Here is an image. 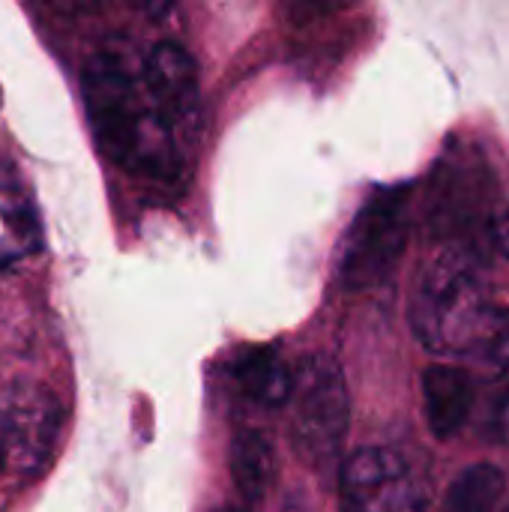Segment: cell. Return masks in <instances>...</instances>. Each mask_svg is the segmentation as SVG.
<instances>
[{
    "label": "cell",
    "instance_id": "cell-14",
    "mask_svg": "<svg viewBox=\"0 0 509 512\" xmlns=\"http://www.w3.org/2000/svg\"><path fill=\"white\" fill-rule=\"evenodd\" d=\"M492 249H498L501 255L509 258V207L501 204L495 219H492Z\"/></svg>",
    "mask_w": 509,
    "mask_h": 512
},
{
    "label": "cell",
    "instance_id": "cell-4",
    "mask_svg": "<svg viewBox=\"0 0 509 512\" xmlns=\"http://www.w3.org/2000/svg\"><path fill=\"white\" fill-rule=\"evenodd\" d=\"M291 432L300 456L312 468H327L339 459L351 423L348 384L339 363L327 354L303 357L294 369Z\"/></svg>",
    "mask_w": 509,
    "mask_h": 512
},
{
    "label": "cell",
    "instance_id": "cell-13",
    "mask_svg": "<svg viewBox=\"0 0 509 512\" xmlns=\"http://www.w3.org/2000/svg\"><path fill=\"white\" fill-rule=\"evenodd\" d=\"M465 363H471L474 369L486 372V375H504L509 372V309L495 306L471 348V354L465 357Z\"/></svg>",
    "mask_w": 509,
    "mask_h": 512
},
{
    "label": "cell",
    "instance_id": "cell-19",
    "mask_svg": "<svg viewBox=\"0 0 509 512\" xmlns=\"http://www.w3.org/2000/svg\"><path fill=\"white\" fill-rule=\"evenodd\" d=\"M225 512H249V510H225Z\"/></svg>",
    "mask_w": 509,
    "mask_h": 512
},
{
    "label": "cell",
    "instance_id": "cell-7",
    "mask_svg": "<svg viewBox=\"0 0 509 512\" xmlns=\"http://www.w3.org/2000/svg\"><path fill=\"white\" fill-rule=\"evenodd\" d=\"M144 90L153 108L171 123H189L198 108V66L177 42H159L144 60Z\"/></svg>",
    "mask_w": 509,
    "mask_h": 512
},
{
    "label": "cell",
    "instance_id": "cell-9",
    "mask_svg": "<svg viewBox=\"0 0 509 512\" xmlns=\"http://www.w3.org/2000/svg\"><path fill=\"white\" fill-rule=\"evenodd\" d=\"M42 249V225L33 201L12 183H0V270Z\"/></svg>",
    "mask_w": 509,
    "mask_h": 512
},
{
    "label": "cell",
    "instance_id": "cell-6",
    "mask_svg": "<svg viewBox=\"0 0 509 512\" xmlns=\"http://www.w3.org/2000/svg\"><path fill=\"white\" fill-rule=\"evenodd\" d=\"M342 512H423L408 465L390 450H360L342 468Z\"/></svg>",
    "mask_w": 509,
    "mask_h": 512
},
{
    "label": "cell",
    "instance_id": "cell-2",
    "mask_svg": "<svg viewBox=\"0 0 509 512\" xmlns=\"http://www.w3.org/2000/svg\"><path fill=\"white\" fill-rule=\"evenodd\" d=\"M495 303L477 276V261L444 252L429 261L411 294V327L426 351L465 360Z\"/></svg>",
    "mask_w": 509,
    "mask_h": 512
},
{
    "label": "cell",
    "instance_id": "cell-15",
    "mask_svg": "<svg viewBox=\"0 0 509 512\" xmlns=\"http://www.w3.org/2000/svg\"><path fill=\"white\" fill-rule=\"evenodd\" d=\"M132 6H138L147 18H162L171 9V0H129Z\"/></svg>",
    "mask_w": 509,
    "mask_h": 512
},
{
    "label": "cell",
    "instance_id": "cell-18",
    "mask_svg": "<svg viewBox=\"0 0 509 512\" xmlns=\"http://www.w3.org/2000/svg\"><path fill=\"white\" fill-rule=\"evenodd\" d=\"M3 456H6V435H3V426H0V465H3Z\"/></svg>",
    "mask_w": 509,
    "mask_h": 512
},
{
    "label": "cell",
    "instance_id": "cell-1",
    "mask_svg": "<svg viewBox=\"0 0 509 512\" xmlns=\"http://www.w3.org/2000/svg\"><path fill=\"white\" fill-rule=\"evenodd\" d=\"M81 87L93 135L108 159L156 180L177 177L180 150L174 126L153 108L144 81L138 84L117 54H93Z\"/></svg>",
    "mask_w": 509,
    "mask_h": 512
},
{
    "label": "cell",
    "instance_id": "cell-3",
    "mask_svg": "<svg viewBox=\"0 0 509 512\" xmlns=\"http://www.w3.org/2000/svg\"><path fill=\"white\" fill-rule=\"evenodd\" d=\"M495 213V183L480 156L456 150L438 165L429 192V228L447 243V252L480 261L483 246H492Z\"/></svg>",
    "mask_w": 509,
    "mask_h": 512
},
{
    "label": "cell",
    "instance_id": "cell-8",
    "mask_svg": "<svg viewBox=\"0 0 509 512\" xmlns=\"http://www.w3.org/2000/svg\"><path fill=\"white\" fill-rule=\"evenodd\" d=\"M423 402L426 420L435 438H453L474 405V378L456 366H432L423 375Z\"/></svg>",
    "mask_w": 509,
    "mask_h": 512
},
{
    "label": "cell",
    "instance_id": "cell-5",
    "mask_svg": "<svg viewBox=\"0 0 509 512\" xmlns=\"http://www.w3.org/2000/svg\"><path fill=\"white\" fill-rule=\"evenodd\" d=\"M411 234V189L375 192L351 222L339 255V279L348 291H366L393 276Z\"/></svg>",
    "mask_w": 509,
    "mask_h": 512
},
{
    "label": "cell",
    "instance_id": "cell-17",
    "mask_svg": "<svg viewBox=\"0 0 509 512\" xmlns=\"http://www.w3.org/2000/svg\"><path fill=\"white\" fill-rule=\"evenodd\" d=\"M54 3H60L63 9H90L96 0H54Z\"/></svg>",
    "mask_w": 509,
    "mask_h": 512
},
{
    "label": "cell",
    "instance_id": "cell-11",
    "mask_svg": "<svg viewBox=\"0 0 509 512\" xmlns=\"http://www.w3.org/2000/svg\"><path fill=\"white\" fill-rule=\"evenodd\" d=\"M231 477L243 501L255 504L267 495L276 477V453L258 432H240L231 444Z\"/></svg>",
    "mask_w": 509,
    "mask_h": 512
},
{
    "label": "cell",
    "instance_id": "cell-12",
    "mask_svg": "<svg viewBox=\"0 0 509 512\" xmlns=\"http://www.w3.org/2000/svg\"><path fill=\"white\" fill-rule=\"evenodd\" d=\"M501 495L504 474L495 465H471L453 480L444 512H498Z\"/></svg>",
    "mask_w": 509,
    "mask_h": 512
},
{
    "label": "cell",
    "instance_id": "cell-10",
    "mask_svg": "<svg viewBox=\"0 0 509 512\" xmlns=\"http://www.w3.org/2000/svg\"><path fill=\"white\" fill-rule=\"evenodd\" d=\"M231 375H234L237 387L243 390V396L258 405L279 408V405L291 402L294 372L270 348H255V351L240 354Z\"/></svg>",
    "mask_w": 509,
    "mask_h": 512
},
{
    "label": "cell",
    "instance_id": "cell-16",
    "mask_svg": "<svg viewBox=\"0 0 509 512\" xmlns=\"http://www.w3.org/2000/svg\"><path fill=\"white\" fill-rule=\"evenodd\" d=\"M495 429H498V438L504 441L509 447V390L507 396L501 399V405H498V414H495Z\"/></svg>",
    "mask_w": 509,
    "mask_h": 512
}]
</instances>
